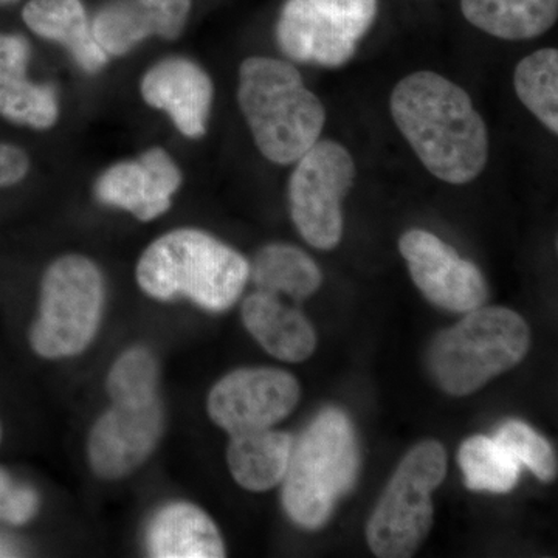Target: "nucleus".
<instances>
[{"instance_id": "ddd939ff", "label": "nucleus", "mask_w": 558, "mask_h": 558, "mask_svg": "<svg viewBox=\"0 0 558 558\" xmlns=\"http://www.w3.org/2000/svg\"><path fill=\"white\" fill-rule=\"evenodd\" d=\"M182 172L167 150L153 148L137 160L121 161L97 180L95 196L109 207L126 209L140 220H153L171 207Z\"/></svg>"}, {"instance_id": "c85d7f7f", "label": "nucleus", "mask_w": 558, "mask_h": 558, "mask_svg": "<svg viewBox=\"0 0 558 558\" xmlns=\"http://www.w3.org/2000/svg\"><path fill=\"white\" fill-rule=\"evenodd\" d=\"M31 170V160L24 150L11 145H0V186L21 182Z\"/></svg>"}, {"instance_id": "bb28decb", "label": "nucleus", "mask_w": 558, "mask_h": 558, "mask_svg": "<svg viewBox=\"0 0 558 558\" xmlns=\"http://www.w3.org/2000/svg\"><path fill=\"white\" fill-rule=\"evenodd\" d=\"M148 11L154 25V35L165 39L179 38L185 28L191 10V0H138Z\"/></svg>"}, {"instance_id": "473e14b6", "label": "nucleus", "mask_w": 558, "mask_h": 558, "mask_svg": "<svg viewBox=\"0 0 558 558\" xmlns=\"http://www.w3.org/2000/svg\"><path fill=\"white\" fill-rule=\"evenodd\" d=\"M0 436H2V432H0Z\"/></svg>"}, {"instance_id": "9d476101", "label": "nucleus", "mask_w": 558, "mask_h": 558, "mask_svg": "<svg viewBox=\"0 0 558 558\" xmlns=\"http://www.w3.org/2000/svg\"><path fill=\"white\" fill-rule=\"evenodd\" d=\"M301 389L292 374L274 368L233 371L213 387L208 414L230 436L275 427L295 410Z\"/></svg>"}, {"instance_id": "20e7f679", "label": "nucleus", "mask_w": 558, "mask_h": 558, "mask_svg": "<svg viewBox=\"0 0 558 558\" xmlns=\"http://www.w3.org/2000/svg\"><path fill=\"white\" fill-rule=\"evenodd\" d=\"M360 450L351 418L339 409L318 413L293 440L282 480V506L301 527H322L357 480Z\"/></svg>"}, {"instance_id": "aec40b11", "label": "nucleus", "mask_w": 558, "mask_h": 558, "mask_svg": "<svg viewBox=\"0 0 558 558\" xmlns=\"http://www.w3.org/2000/svg\"><path fill=\"white\" fill-rule=\"evenodd\" d=\"M465 20L481 32L506 40L545 35L558 17V0H461Z\"/></svg>"}, {"instance_id": "6ab92c4d", "label": "nucleus", "mask_w": 558, "mask_h": 558, "mask_svg": "<svg viewBox=\"0 0 558 558\" xmlns=\"http://www.w3.org/2000/svg\"><path fill=\"white\" fill-rule=\"evenodd\" d=\"M293 440L271 428L231 436L227 462L234 481L250 492L277 487L288 472Z\"/></svg>"}, {"instance_id": "f257e3e1", "label": "nucleus", "mask_w": 558, "mask_h": 558, "mask_svg": "<svg viewBox=\"0 0 558 558\" xmlns=\"http://www.w3.org/2000/svg\"><path fill=\"white\" fill-rule=\"evenodd\" d=\"M389 109L400 134L435 178L465 185L486 168V123L458 84L427 70L411 73L396 84Z\"/></svg>"}, {"instance_id": "423d86ee", "label": "nucleus", "mask_w": 558, "mask_h": 558, "mask_svg": "<svg viewBox=\"0 0 558 558\" xmlns=\"http://www.w3.org/2000/svg\"><path fill=\"white\" fill-rule=\"evenodd\" d=\"M105 279L86 256L54 260L40 284L39 315L31 344L44 359H65L86 351L100 329L105 310Z\"/></svg>"}, {"instance_id": "dca6fc26", "label": "nucleus", "mask_w": 558, "mask_h": 558, "mask_svg": "<svg viewBox=\"0 0 558 558\" xmlns=\"http://www.w3.org/2000/svg\"><path fill=\"white\" fill-rule=\"evenodd\" d=\"M242 322L253 339L282 362H304L317 348V336L307 318L274 293L256 290L248 295L242 303Z\"/></svg>"}, {"instance_id": "4be33fe9", "label": "nucleus", "mask_w": 558, "mask_h": 558, "mask_svg": "<svg viewBox=\"0 0 558 558\" xmlns=\"http://www.w3.org/2000/svg\"><path fill=\"white\" fill-rule=\"evenodd\" d=\"M458 462L470 490L508 494L519 484L521 465L495 438L478 435L465 439Z\"/></svg>"}, {"instance_id": "39448f33", "label": "nucleus", "mask_w": 558, "mask_h": 558, "mask_svg": "<svg viewBox=\"0 0 558 558\" xmlns=\"http://www.w3.org/2000/svg\"><path fill=\"white\" fill-rule=\"evenodd\" d=\"M529 343L531 332L517 312L481 306L433 340L428 368L447 395L468 396L519 365Z\"/></svg>"}, {"instance_id": "2f4dec72", "label": "nucleus", "mask_w": 558, "mask_h": 558, "mask_svg": "<svg viewBox=\"0 0 558 558\" xmlns=\"http://www.w3.org/2000/svg\"><path fill=\"white\" fill-rule=\"evenodd\" d=\"M20 2V0H0V5H11V3Z\"/></svg>"}, {"instance_id": "7c9ffc66", "label": "nucleus", "mask_w": 558, "mask_h": 558, "mask_svg": "<svg viewBox=\"0 0 558 558\" xmlns=\"http://www.w3.org/2000/svg\"><path fill=\"white\" fill-rule=\"evenodd\" d=\"M14 556V548L7 539L0 538V557Z\"/></svg>"}, {"instance_id": "5701e85b", "label": "nucleus", "mask_w": 558, "mask_h": 558, "mask_svg": "<svg viewBox=\"0 0 558 558\" xmlns=\"http://www.w3.org/2000/svg\"><path fill=\"white\" fill-rule=\"evenodd\" d=\"M517 97L553 134L558 132V51L529 54L513 73Z\"/></svg>"}, {"instance_id": "2eb2a0df", "label": "nucleus", "mask_w": 558, "mask_h": 558, "mask_svg": "<svg viewBox=\"0 0 558 558\" xmlns=\"http://www.w3.org/2000/svg\"><path fill=\"white\" fill-rule=\"evenodd\" d=\"M31 44L21 35H0V116L33 130H49L58 120L57 92L28 78Z\"/></svg>"}, {"instance_id": "a878e982", "label": "nucleus", "mask_w": 558, "mask_h": 558, "mask_svg": "<svg viewBox=\"0 0 558 558\" xmlns=\"http://www.w3.org/2000/svg\"><path fill=\"white\" fill-rule=\"evenodd\" d=\"M495 439L527 468L538 480L549 483L557 476V458L548 440L521 421H508L499 427Z\"/></svg>"}, {"instance_id": "9b49d317", "label": "nucleus", "mask_w": 558, "mask_h": 558, "mask_svg": "<svg viewBox=\"0 0 558 558\" xmlns=\"http://www.w3.org/2000/svg\"><path fill=\"white\" fill-rule=\"evenodd\" d=\"M399 250L414 284L436 306L468 314L486 303L487 282L478 267L436 234L409 230L400 238Z\"/></svg>"}, {"instance_id": "1a4fd4ad", "label": "nucleus", "mask_w": 558, "mask_h": 558, "mask_svg": "<svg viewBox=\"0 0 558 558\" xmlns=\"http://www.w3.org/2000/svg\"><path fill=\"white\" fill-rule=\"evenodd\" d=\"M355 180L349 150L332 140H318L296 160L289 179L290 218L303 240L332 250L343 236V205Z\"/></svg>"}, {"instance_id": "7ed1b4c3", "label": "nucleus", "mask_w": 558, "mask_h": 558, "mask_svg": "<svg viewBox=\"0 0 558 558\" xmlns=\"http://www.w3.org/2000/svg\"><path fill=\"white\" fill-rule=\"evenodd\" d=\"M238 101L267 160L295 163L318 142L326 109L290 62L252 57L242 62Z\"/></svg>"}, {"instance_id": "c756f323", "label": "nucleus", "mask_w": 558, "mask_h": 558, "mask_svg": "<svg viewBox=\"0 0 558 558\" xmlns=\"http://www.w3.org/2000/svg\"><path fill=\"white\" fill-rule=\"evenodd\" d=\"M14 487H16V483L11 480L5 470L0 469V520H5L7 508H9Z\"/></svg>"}, {"instance_id": "4468645a", "label": "nucleus", "mask_w": 558, "mask_h": 558, "mask_svg": "<svg viewBox=\"0 0 558 558\" xmlns=\"http://www.w3.org/2000/svg\"><path fill=\"white\" fill-rule=\"evenodd\" d=\"M211 78L196 62L171 57L153 65L143 76L142 97L170 116L180 134L204 137L211 112Z\"/></svg>"}, {"instance_id": "0eeeda50", "label": "nucleus", "mask_w": 558, "mask_h": 558, "mask_svg": "<svg viewBox=\"0 0 558 558\" xmlns=\"http://www.w3.org/2000/svg\"><path fill=\"white\" fill-rule=\"evenodd\" d=\"M446 473V449L436 440H424L407 453L366 527L369 548L377 557L405 558L416 553L432 529V495Z\"/></svg>"}, {"instance_id": "cd10ccee", "label": "nucleus", "mask_w": 558, "mask_h": 558, "mask_svg": "<svg viewBox=\"0 0 558 558\" xmlns=\"http://www.w3.org/2000/svg\"><path fill=\"white\" fill-rule=\"evenodd\" d=\"M39 509V497L32 487L21 486L16 484L13 495H11L9 508H7V523L14 526H22L28 523L36 515Z\"/></svg>"}, {"instance_id": "393cba45", "label": "nucleus", "mask_w": 558, "mask_h": 558, "mask_svg": "<svg viewBox=\"0 0 558 558\" xmlns=\"http://www.w3.org/2000/svg\"><path fill=\"white\" fill-rule=\"evenodd\" d=\"M92 35L108 57L130 53L142 40L154 35L148 11L138 0H116L95 16Z\"/></svg>"}, {"instance_id": "412c9836", "label": "nucleus", "mask_w": 558, "mask_h": 558, "mask_svg": "<svg viewBox=\"0 0 558 558\" xmlns=\"http://www.w3.org/2000/svg\"><path fill=\"white\" fill-rule=\"evenodd\" d=\"M250 278L263 292L284 293L290 299H310L323 281L322 270L314 259L295 245L269 244L256 253L250 264Z\"/></svg>"}, {"instance_id": "f3484780", "label": "nucleus", "mask_w": 558, "mask_h": 558, "mask_svg": "<svg viewBox=\"0 0 558 558\" xmlns=\"http://www.w3.org/2000/svg\"><path fill=\"white\" fill-rule=\"evenodd\" d=\"M146 548L157 558H220L226 545L215 521L191 502L163 506L146 529Z\"/></svg>"}, {"instance_id": "b1692460", "label": "nucleus", "mask_w": 558, "mask_h": 558, "mask_svg": "<svg viewBox=\"0 0 558 558\" xmlns=\"http://www.w3.org/2000/svg\"><path fill=\"white\" fill-rule=\"evenodd\" d=\"M160 368L149 349H128L113 363L108 374V395L112 403L148 405L159 399Z\"/></svg>"}, {"instance_id": "f8f14e48", "label": "nucleus", "mask_w": 558, "mask_h": 558, "mask_svg": "<svg viewBox=\"0 0 558 558\" xmlns=\"http://www.w3.org/2000/svg\"><path fill=\"white\" fill-rule=\"evenodd\" d=\"M160 400L148 405L112 403L92 428L87 454L95 475L120 480L138 469L163 435Z\"/></svg>"}, {"instance_id": "a211bd4d", "label": "nucleus", "mask_w": 558, "mask_h": 558, "mask_svg": "<svg viewBox=\"0 0 558 558\" xmlns=\"http://www.w3.org/2000/svg\"><path fill=\"white\" fill-rule=\"evenodd\" d=\"M22 17L35 35L64 46L87 73H97L108 62V54L92 35L81 0H31Z\"/></svg>"}, {"instance_id": "6e6552de", "label": "nucleus", "mask_w": 558, "mask_h": 558, "mask_svg": "<svg viewBox=\"0 0 558 558\" xmlns=\"http://www.w3.org/2000/svg\"><path fill=\"white\" fill-rule=\"evenodd\" d=\"M377 16V0H288L275 28L290 60L336 69L354 57Z\"/></svg>"}, {"instance_id": "f03ea898", "label": "nucleus", "mask_w": 558, "mask_h": 558, "mask_svg": "<svg viewBox=\"0 0 558 558\" xmlns=\"http://www.w3.org/2000/svg\"><path fill=\"white\" fill-rule=\"evenodd\" d=\"M250 279L248 260L196 229L170 231L143 252L137 282L150 299L190 300L208 312L229 311Z\"/></svg>"}]
</instances>
